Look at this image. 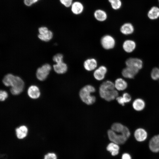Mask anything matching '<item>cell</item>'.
Segmentation results:
<instances>
[{"label": "cell", "mask_w": 159, "mask_h": 159, "mask_svg": "<svg viewBox=\"0 0 159 159\" xmlns=\"http://www.w3.org/2000/svg\"><path fill=\"white\" fill-rule=\"evenodd\" d=\"M49 30L46 27L42 26L39 28L38 29V31L39 34H42L47 32Z\"/></svg>", "instance_id": "34"}, {"label": "cell", "mask_w": 159, "mask_h": 159, "mask_svg": "<svg viewBox=\"0 0 159 159\" xmlns=\"http://www.w3.org/2000/svg\"><path fill=\"white\" fill-rule=\"evenodd\" d=\"M114 85L116 89L118 91H122L127 87V82L121 78L117 79L115 81Z\"/></svg>", "instance_id": "18"}, {"label": "cell", "mask_w": 159, "mask_h": 159, "mask_svg": "<svg viewBox=\"0 0 159 159\" xmlns=\"http://www.w3.org/2000/svg\"><path fill=\"white\" fill-rule=\"evenodd\" d=\"M122 97L125 103H128L131 100V96L129 94L125 92L122 95Z\"/></svg>", "instance_id": "31"}, {"label": "cell", "mask_w": 159, "mask_h": 159, "mask_svg": "<svg viewBox=\"0 0 159 159\" xmlns=\"http://www.w3.org/2000/svg\"><path fill=\"white\" fill-rule=\"evenodd\" d=\"M8 97V94L6 92L1 90L0 92V99L1 101H4Z\"/></svg>", "instance_id": "32"}, {"label": "cell", "mask_w": 159, "mask_h": 159, "mask_svg": "<svg viewBox=\"0 0 159 159\" xmlns=\"http://www.w3.org/2000/svg\"><path fill=\"white\" fill-rule=\"evenodd\" d=\"M123 48L126 52L130 53L135 49L136 44L133 41L130 40L125 41L123 44Z\"/></svg>", "instance_id": "17"}, {"label": "cell", "mask_w": 159, "mask_h": 159, "mask_svg": "<svg viewBox=\"0 0 159 159\" xmlns=\"http://www.w3.org/2000/svg\"><path fill=\"white\" fill-rule=\"evenodd\" d=\"M53 67L55 71L58 74L65 73L67 71L68 68L67 64L63 61L54 64Z\"/></svg>", "instance_id": "13"}, {"label": "cell", "mask_w": 159, "mask_h": 159, "mask_svg": "<svg viewBox=\"0 0 159 159\" xmlns=\"http://www.w3.org/2000/svg\"><path fill=\"white\" fill-rule=\"evenodd\" d=\"M63 56L62 54L59 53L56 54L53 57V61L57 63L63 62Z\"/></svg>", "instance_id": "28"}, {"label": "cell", "mask_w": 159, "mask_h": 159, "mask_svg": "<svg viewBox=\"0 0 159 159\" xmlns=\"http://www.w3.org/2000/svg\"><path fill=\"white\" fill-rule=\"evenodd\" d=\"M52 37L53 33L50 30L43 34H39L38 35V37L40 39L45 42L49 41L52 39Z\"/></svg>", "instance_id": "24"}, {"label": "cell", "mask_w": 159, "mask_h": 159, "mask_svg": "<svg viewBox=\"0 0 159 159\" xmlns=\"http://www.w3.org/2000/svg\"><path fill=\"white\" fill-rule=\"evenodd\" d=\"M16 134L17 138L19 139H23L27 135L28 129L24 125H22L16 130Z\"/></svg>", "instance_id": "20"}, {"label": "cell", "mask_w": 159, "mask_h": 159, "mask_svg": "<svg viewBox=\"0 0 159 159\" xmlns=\"http://www.w3.org/2000/svg\"><path fill=\"white\" fill-rule=\"evenodd\" d=\"M135 139L138 142H142L147 138L148 133L147 131L142 128H138L136 130L134 133Z\"/></svg>", "instance_id": "10"}, {"label": "cell", "mask_w": 159, "mask_h": 159, "mask_svg": "<svg viewBox=\"0 0 159 159\" xmlns=\"http://www.w3.org/2000/svg\"><path fill=\"white\" fill-rule=\"evenodd\" d=\"M122 159H131V157L129 154L125 153L122 155Z\"/></svg>", "instance_id": "36"}, {"label": "cell", "mask_w": 159, "mask_h": 159, "mask_svg": "<svg viewBox=\"0 0 159 159\" xmlns=\"http://www.w3.org/2000/svg\"><path fill=\"white\" fill-rule=\"evenodd\" d=\"M134 31V28L132 25L130 23L124 24L121 27L120 31L123 34L128 35L132 34Z\"/></svg>", "instance_id": "19"}, {"label": "cell", "mask_w": 159, "mask_h": 159, "mask_svg": "<svg viewBox=\"0 0 159 159\" xmlns=\"http://www.w3.org/2000/svg\"><path fill=\"white\" fill-rule=\"evenodd\" d=\"M107 67L103 65L100 66L95 70L93 75L94 78L97 80L101 81L105 78L107 72Z\"/></svg>", "instance_id": "8"}, {"label": "cell", "mask_w": 159, "mask_h": 159, "mask_svg": "<svg viewBox=\"0 0 159 159\" xmlns=\"http://www.w3.org/2000/svg\"><path fill=\"white\" fill-rule=\"evenodd\" d=\"M43 159H57V156L54 153L49 152L45 155Z\"/></svg>", "instance_id": "29"}, {"label": "cell", "mask_w": 159, "mask_h": 159, "mask_svg": "<svg viewBox=\"0 0 159 159\" xmlns=\"http://www.w3.org/2000/svg\"><path fill=\"white\" fill-rule=\"evenodd\" d=\"M94 16L96 19L100 21H105L107 17L106 13L104 10L100 9L96 10L95 11Z\"/></svg>", "instance_id": "21"}, {"label": "cell", "mask_w": 159, "mask_h": 159, "mask_svg": "<svg viewBox=\"0 0 159 159\" xmlns=\"http://www.w3.org/2000/svg\"><path fill=\"white\" fill-rule=\"evenodd\" d=\"M73 0H59L62 4L67 7H69L71 6L72 4Z\"/></svg>", "instance_id": "30"}, {"label": "cell", "mask_w": 159, "mask_h": 159, "mask_svg": "<svg viewBox=\"0 0 159 159\" xmlns=\"http://www.w3.org/2000/svg\"><path fill=\"white\" fill-rule=\"evenodd\" d=\"M40 0H24V4L27 6H31L32 4L35 3Z\"/></svg>", "instance_id": "33"}, {"label": "cell", "mask_w": 159, "mask_h": 159, "mask_svg": "<svg viewBox=\"0 0 159 159\" xmlns=\"http://www.w3.org/2000/svg\"><path fill=\"white\" fill-rule=\"evenodd\" d=\"M152 78L154 80L159 79V68L155 67L152 69L151 74Z\"/></svg>", "instance_id": "27"}, {"label": "cell", "mask_w": 159, "mask_h": 159, "mask_svg": "<svg viewBox=\"0 0 159 159\" xmlns=\"http://www.w3.org/2000/svg\"><path fill=\"white\" fill-rule=\"evenodd\" d=\"M114 83L110 80L103 82L100 86L99 93L100 97L107 101L112 100L118 95L115 89Z\"/></svg>", "instance_id": "2"}, {"label": "cell", "mask_w": 159, "mask_h": 159, "mask_svg": "<svg viewBox=\"0 0 159 159\" xmlns=\"http://www.w3.org/2000/svg\"><path fill=\"white\" fill-rule=\"evenodd\" d=\"M102 47L106 50L113 49L115 46V41L114 38L110 35L107 34L103 36L100 40Z\"/></svg>", "instance_id": "5"}, {"label": "cell", "mask_w": 159, "mask_h": 159, "mask_svg": "<svg viewBox=\"0 0 159 159\" xmlns=\"http://www.w3.org/2000/svg\"><path fill=\"white\" fill-rule=\"evenodd\" d=\"M117 102L122 106H124L125 103L122 96H118L116 98Z\"/></svg>", "instance_id": "35"}, {"label": "cell", "mask_w": 159, "mask_h": 159, "mask_svg": "<svg viewBox=\"0 0 159 159\" xmlns=\"http://www.w3.org/2000/svg\"><path fill=\"white\" fill-rule=\"evenodd\" d=\"M97 65V60L94 58L86 59L83 63V67L87 71H91L95 69Z\"/></svg>", "instance_id": "9"}, {"label": "cell", "mask_w": 159, "mask_h": 159, "mask_svg": "<svg viewBox=\"0 0 159 159\" xmlns=\"http://www.w3.org/2000/svg\"><path fill=\"white\" fill-rule=\"evenodd\" d=\"M148 17L151 19H155L159 17V8L156 6L153 7L149 11Z\"/></svg>", "instance_id": "23"}, {"label": "cell", "mask_w": 159, "mask_h": 159, "mask_svg": "<svg viewBox=\"0 0 159 159\" xmlns=\"http://www.w3.org/2000/svg\"><path fill=\"white\" fill-rule=\"evenodd\" d=\"M2 82L6 86H11L10 91L13 95H18L23 90L24 82L18 76H15L11 74H8L4 76Z\"/></svg>", "instance_id": "1"}, {"label": "cell", "mask_w": 159, "mask_h": 159, "mask_svg": "<svg viewBox=\"0 0 159 159\" xmlns=\"http://www.w3.org/2000/svg\"><path fill=\"white\" fill-rule=\"evenodd\" d=\"M51 69V66L49 64H44L37 69L36 73L37 77L40 81L44 80L49 74Z\"/></svg>", "instance_id": "6"}, {"label": "cell", "mask_w": 159, "mask_h": 159, "mask_svg": "<svg viewBox=\"0 0 159 159\" xmlns=\"http://www.w3.org/2000/svg\"><path fill=\"white\" fill-rule=\"evenodd\" d=\"M144 100L141 98H137L133 102L132 106L133 108L137 111H141L143 110L145 107Z\"/></svg>", "instance_id": "16"}, {"label": "cell", "mask_w": 159, "mask_h": 159, "mask_svg": "<svg viewBox=\"0 0 159 159\" xmlns=\"http://www.w3.org/2000/svg\"><path fill=\"white\" fill-rule=\"evenodd\" d=\"M125 126L120 123L115 122L112 125L111 129L116 133L122 134Z\"/></svg>", "instance_id": "25"}, {"label": "cell", "mask_w": 159, "mask_h": 159, "mask_svg": "<svg viewBox=\"0 0 159 159\" xmlns=\"http://www.w3.org/2000/svg\"><path fill=\"white\" fill-rule=\"evenodd\" d=\"M110 3L113 9L117 10L119 9L121 6L122 3L120 0H108Z\"/></svg>", "instance_id": "26"}, {"label": "cell", "mask_w": 159, "mask_h": 159, "mask_svg": "<svg viewBox=\"0 0 159 159\" xmlns=\"http://www.w3.org/2000/svg\"></svg>", "instance_id": "37"}, {"label": "cell", "mask_w": 159, "mask_h": 159, "mask_svg": "<svg viewBox=\"0 0 159 159\" xmlns=\"http://www.w3.org/2000/svg\"><path fill=\"white\" fill-rule=\"evenodd\" d=\"M119 149V145L112 142L110 143L107 147V150L110 152L112 156L117 155Z\"/></svg>", "instance_id": "22"}, {"label": "cell", "mask_w": 159, "mask_h": 159, "mask_svg": "<svg viewBox=\"0 0 159 159\" xmlns=\"http://www.w3.org/2000/svg\"><path fill=\"white\" fill-rule=\"evenodd\" d=\"M71 6L72 12L76 15L81 14L84 10L83 5L82 3L79 1H75L72 3Z\"/></svg>", "instance_id": "14"}, {"label": "cell", "mask_w": 159, "mask_h": 159, "mask_svg": "<svg viewBox=\"0 0 159 159\" xmlns=\"http://www.w3.org/2000/svg\"><path fill=\"white\" fill-rule=\"evenodd\" d=\"M149 145L150 149L153 152H159V135H155L151 138Z\"/></svg>", "instance_id": "11"}, {"label": "cell", "mask_w": 159, "mask_h": 159, "mask_svg": "<svg viewBox=\"0 0 159 159\" xmlns=\"http://www.w3.org/2000/svg\"><path fill=\"white\" fill-rule=\"evenodd\" d=\"M107 135L110 141L119 145L124 144L128 139L122 134L116 133L111 129L108 130Z\"/></svg>", "instance_id": "4"}, {"label": "cell", "mask_w": 159, "mask_h": 159, "mask_svg": "<svg viewBox=\"0 0 159 159\" xmlns=\"http://www.w3.org/2000/svg\"><path fill=\"white\" fill-rule=\"evenodd\" d=\"M27 92L29 96L32 99L37 98L40 95L39 88L35 85L30 86Z\"/></svg>", "instance_id": "15"}, {"label": "cell", "mask_w": 159, "mask_h": 159, "mask_svg": "<svg viewBox=\"0 0 159 159\" xmlns=\"http://www.w3.org/2000/svg\"><path fill=\"white\" fill-rule=\"evenodd\" d=\"M125 64L127 67L138 70L141 69L143 67L142 61L137 58H130L126 60Z\"/></svg>", "instance_id": "7"}, {"label": "cell", "mask_w": 159, "mask_h": 159, "mask_svg": "<svg viewBox=\"0 0 159 159\" xmlns=\"http://www.w3.org/2000/svg\"><path fill=\"white\" fill-rule=\"evenodd\" d=\"M139 70L135 68L127 67L122 70V74L123 77L125 78L132 79L138 73Z\"/></svg>", "instance_id": "12"}, {"label": "cell", "mask_w": 159, "mask_h": 159, "mask_svg": "<svg viewBox=\"0 0 159 159\" xmlns=\"http://www.w3.org/2000/svg\"><path fill=\"white\" fill-rule=\"evenodd\" d=\"M95 91L94 87L91 85H87L80 90L79 95L81 100L87 105H91L95 103L96 101L95 97L91 95L92 93Z\"/></svg>", "instance_id": "3"}]
</instances>
